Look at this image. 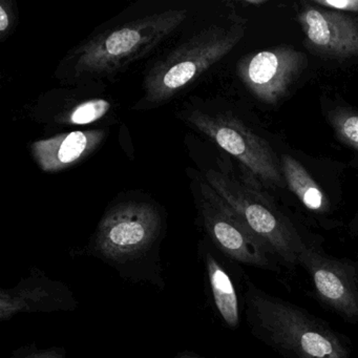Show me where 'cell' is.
<instances>
[{
    "label": "cell",
    "instance_id": "cell-1",
    "mask_svg": "<svg viewBox=\"0 0 358 358\" xmlns=\"http://www.w3.org/2000/svg\"><path fill=\"white\" fill-rule=\"evenodd\" d=\"M163 236L164 220L156 205L127 201L104 213L87 244L76 255L99 259L127 282L150 284L163 290Z\"/></svg>",
    "mask_w": 358,
    "mask_h": 358
},
{
    "label": "cell",
    "instance_id": "cell-2",
    "mask_svg": "<svg viewBox=\"0 0 358 358\" xmlns=\"http://www.w3.org/2000/svg\"><path fill=\"white\" fill-rule=\"evenodd\" d=\"M187 15V10H166L108 29L69 54L66 75L72 80L113 76L161 45Z\"/></svg>",
    "mask_w": 358,
    "mask_h": 358
},
{
    "label": "cell",
    "instance_id": "cell-3",
    "mask_svg": "<svg viewBox=\"0 0 358 358\" xmlns=\"http://www.w3.org/2000/svg\"><path fill=\"white\" fill-rule=\"evenodd\" d=\"M247 315L255 334L290 358H349L341 337L305 310L249 285Z\"/></svg>",
    "mask_w": 358,
    "mask_h": 358
},
{
    "label": "cell",
    "instance_id": "cell-4",
    "mask_svg": "<svg viewBox=\"0 0 358 358\" xmlns=\"http://www.w3.org/2000/svg\"><path fill=\"white\" fill-rule=\"evenodd\" d=\"M244 36L241 24H213L152 64L143 83L144 96L136 108H156L177 97L186 87L234 49Z\"/></svg>",
    "mask_w": 358,
    "mask_h": 358
},
{
    "label": "cell",
    "instance_id": "cell-5",
    "mask_svg": "<svg viewBox=\"0 0 358 358\" xmlns=\"http://www.w3.org/2000/svg\"><path fill=\"white\" fill-rule=\"evenodd\" d=\"M205 180L245 225L287 265L299 264L305 245L287 220L261 192L224 173L209 169Z\"/></svg>",
    "mask_w": 358,
    "mask_h": 358
},
{
    "label": "cell",
    "instance_id": "cell-6",
    "mask_svg": "<svg viewBox=\"0 0 358 358\" xmlns=\"http://www.w3.org/2000/svg\"><path fill=\"white\" fill-rule=\"evenodd\" d=\"M184 119L242 163L259 181L284 187L286 182L273 150L242 121L229 115H210L200 110H189Z\"/></svg>",
    "mask_w": 358,
    "mask_h": 358
},
{
    "label": "cell",
    "instance_id": "cell-7",
    "mask_svg": "<svg viewBox=\"0 0 358 358\" xmlns=\"http://www.w3.org/2000/svg\"><path fill=\"white\" fill-rule=\"evenodd\" d=\"M200 189L201 223L215 248L238 263L269 268V255L272 253L266 245L245 225L206 180L200 182Z\"/></svg>",
    "mask_w": 358,
    "mask_h": 358
},
{
    "label": "cell",
    "instance_id": "cell-8",
    "mask_svg": "<svg viewBox=\"0 0 358 358\" xmlns=\"http://www.w3.org/2000/svg\"><path fill=\"white\" fill-rule=\"evenodd\" d=\"M303 53L288 45L245 56L238 64V75L259 101L275 104L286 96L305 68Z\"/></svg>",
    "mask_w": 358,
    "mask_h": 358
},
{
    "label": "cell",
    "instance_id": "cell-9",
    "mask_svg": "<svg viewBox=\"0 0 358 358\" xmlns=\"http://www.w3.org/2000/svg\"><path fill=\"white\" fill-rule=\"evenodd\" d=\"M78 305L66 282L33 267L15 286L0 290V320L7 322L24 313L72 312Z\"/></svg>",
    "mask_w": 358,
    "mask_h": 358
},
{
    "label": "cell",
    "instance_id": "cell-10",
    "mask_svg": "<svg viewBox=\"0 0 358 358\" xmlns=\"http://www.w3.org/2000/svg\"><path fill=\"white\" fill-rule=\"evenodd\" d=\"M297 20L306 45L316 54L338 59L358 56L357 18L305 3Z\"/></svg>",
    "mask_w": 358,
    "mask_h": 358
},
{
    "label": "cell",
    "instance_id": "cell-11",
    "mask_svg": "<svg viewBox=\"0 0 358 358\" xmlns=\"http://www.w3.org/2000/svg\"><path fill=\"white\" fill-rule=\"evenodd\" d=\"M299 264L313 280L318 296L349 320H358V286L347 265L305 247Z\"/></svg>",
    "mask_w": 358,
    "mask_h": 358
},
{
    "label": "cell",
    "instance_id": "cell-12",
    "mask_svg": "<svg viewBox=\"0 0 358 358\" xmlns=\"http://www.w3.org/2000/svg\"><path fill=\"white\" fill-rule=\"evenodd\" d=\"M103 129L74 131L59 134L31 144V152L39 169L45 173L66 171L91 156L103 142Z\"/></svg>",
    "mask_w": 358,
    "mask_h": 358
},
{
    "label": "cell",
    "instance_id": "cell-13",
    "mask_svg": "<svg viewBox=\"0 0 358 358\" xmlns=\"http://www.w3.org/2000/svg\"><path fill=\"white\" fill-rule=\"evenodd\" d=\"M199 252L215 310L226 326L236 328L240 324V305L234 280L210 247L201 243Z\"/></svg>",
    "mask_w": 358,
    "mask_h": 358
},
{
    "label": "cell",
    "instance_id": "cell-14",
    "mask_svg": "<svg viewBox=\"0 0 358 358\" xmlns=\"http://www.w3.org/2000/svg\"><path fill=\"white\" fill-rule=\"evenodd\" d=\"M280 169L289 189L306 208L314 213L328 210L329 201L326 194L296 159L284 155L280 160Z\"/></svg>",
    "mask_w": 358,
    "mask_h": 358
},
{
    "label": "cell",
    "instance_id": "cell-15",
    "mask_svg": "<svg viewBox=\"0 0 358 358\" xmlns=\"http://www.w3.org/2000/svg\"><path fill=\"white\" fill-rule=\"evenodd\" d=\"M112 110V103L102 98H92L77 102L69 108H64L59 114L52 117L56 124L62 127H81L101 120Z\"/></svg>",
    "mask_w": 358,
    "mask_h": 358
},
{
    "label": "cell",
    "instance_id": "cell-16",
    "mask_svg": "<svg viewBox=\"0 0 358 358\" xmlns=\"http://www.w3.org/2000/svg\"><path fill=\"white\" fill-rule=\"evenodd\" d=\"M329 122L337 138L358 152V112L349 108H337L329 113Z\"/></svg>",
    "mask_w": 358,
    "mask_h": 358
},
{
    "label": "cell",
    "instance_id": "cell-17",
    "mask_svg": "<svg viewBox=\"0 0 358 358\" xmlns=\"http://www.w3.org/2000/svg\"><path fill=\"white\" fill-rule=\"evenodd\" d=\"M64 347L39 348L35 343L16 349L9 358H66Z\"/></svg>",
    "mask_w": 358,
    "mask_h": 358
},
{
    "label": "cell",
    "instance_id": "cell-18",
    "mask_svg": "<svg viewBox=\"0 0 358 358\" xmlns=\"http://www.w3.org/2000/svg\"><path fill=\"white\" fill-rule=\"evenodd\" d=\"M16 24V12L12 1L3 0L0 3V37L5 39Z\"/></svg>",
    "mask_w": 358,
    "mask_h": 358
},
{
    "label": "cell",
    "instance_id": "cell-19",
    "mask_svg": "<svg viewBox=\"0 0 358 358\" xmlns=\"http://www.w3.org/2000/svg\"><path fill=\"white\" fill-rule=\"evenodd\" d=\"M314 5L341 13H358V0H315Z\"/></svg>",
    "mask_w": 358,
    "mask_h": 358
},
{
    "label": "cell",
    "instance_id": "cell-20",
    "mask_svg": "<svg viewBox=\"0 0 358 358\" xmlns=\"http://www.w3.org/2000/svg\"><path fill=\"white\" fill-rule=\"evenodd\" d=\"M173 358H205L203 356L198 355L196 353L190 351H182L179 353L176 354Z\"/></svg>",
    "mask_w": 358,
    "mask_h": 358
},
{
    "label": "cell",
    "instance_id": "cell-21",
    "mask_svg": "<svg viewBox=\"0 0 358 358\" xmlns=\"http://www.w3.org/2000/svg\"><path fill=\"white\" fill-rule=\"evenodd\" d=\"M265 3V0H245V1H243V3H245V5L251 6H261Z\"/></svg>",
    "mask_w": 358,
    "mask_h": 358
}]
</instances>
